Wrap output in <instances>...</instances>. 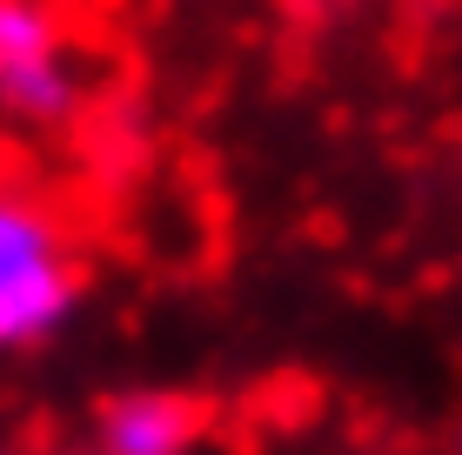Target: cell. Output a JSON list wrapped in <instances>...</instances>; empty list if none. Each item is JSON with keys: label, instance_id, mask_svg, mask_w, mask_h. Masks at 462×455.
I'll return each instance as SVG.
<instances>
[{"label": "cell", "instance_id": "cell-1", "mask_svg": "<svg viewBox=\"0 0 462 455\" xmlns=\"http://www.w3.org/2000/svg\"><path fill=\"white\" fill-rule=\"evenodd\" d=\"M81 302L60 222L21 187H0V349L47 341Z\"/></svg>", "mask_w": 462, "mask_h": 455}, {"label": "cell", "instance_id": "cell-2", "mask_svg": "<svg viewBox=\"0 0 462 455\" xmlns=\"http://www.w3.org/2000/svg\"><path fill=\"white\" fill-rule=\"evenodd\" d=\"M0 114L21 128H68L81 114V68L47 0H0Z\"/></svg>", "mask_w": 462, "mask_h": 455}, {"label": "cell", "instance_id": "cell-3", "mask_svg": "<svg viewBox=\"0 0 462 455\" xmlns=\"http://www.w3.org/2000/svg\"><path fill=\"white\" fill-rule=\"evenodd\" d=\"M201 429H208V415L195 396L127 388L94 415V455H195Z\"/></svg>", "mask_w": 462, "mask_h": 455}, {"label": "cell", "instance_id": "cell-4", "mask_svg": "<svg viewBox=\"0 0 462 455\" xmlns=\"http://www.w3.org/2000/svg\"><path fill=\"white\" fill-rule=\"evenodd\" d=\"M0 455H14V449H0Z\"/></svg>", "mask_w": 462, "mask_h": 455}]
</instances>
